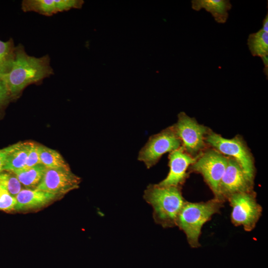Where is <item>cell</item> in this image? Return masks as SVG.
Segmentation results:
<instances>
[{
	"instance_id": "1",
	"label": "cell",
	"mask_w": 268,
	"mask_h": 268,
	"mask_svg": "<svg viewBox=\"0 0 268 268\" xmlns=\"http://www.w3.org/2000/svg\"><path fill=\"white\" fill-rule=\"evenodd\" d=\"M48 55L41 57L29 55L23 45L16 46V55L10 71L0 75L11 99L17 98L28 85L39 84L54 74Z\"/></svg>"
},
{
	"instance_id": "2",
	"label": "cell",
	"mask_w": 268,
	"mask_h": 268,
	"mask_svg": "<svg viewBox=\"0 0 268 268\" xmlns=\"http://www.w3.org/2000/svg\"><path fill=\"white\" fill-rule=\"evenodd\" d=\"M182 187L148 185L143 198L153 208L154 221L164 228L176 226L178 215L186 201L181 191Z\"/></svg>"
},
{
	"instance_id": "3",
	"label": "cell",
	"mask_w": 268,
	"mask_h": 268,
	"mask_svg": "<svg viewBox=\"0 0 268 268\" xmlns=\"http://www.w3.org/2000/svg\"><path fill=\"white\" fill-rule=\"evenodd\" d=\"M224 202L215 198L205 202L185 201L178 215L176 226L185 234L192 248L201 246L199 238L203 225L213 215L220 212Z\"/></svg>"
},
{
	"instance_id": "4",
	"label": "cell",
	"mask_w": 268,
	"mask_h": 268,
	"mask_svg": "<svg viewBox=\"0 0 268 268\" xmlns=\"http://www.w3.org/2000/svg\"><path fill=\"white\" fill-rule=\"evenodd\" d=\"M205 141L220 153L235 159L248 177L254 182L255 174L254 159L242 137L238 135L231 139L225 138L210 130L205 136Z\"/></svg>"
},
{
	"instance_id": "5",
	"label": "cell",
	"mask_w": 268,
	"mask_h": 268,
	"mask_svg": "<svg viewBox=\"0 0 268 268\" xmlns=\"http://www.w3.org/2000/svg\"><path fill=\"white\" fill-rule=\"evenodd\" d=\"M172 126L182 147L191 156L197 158L206 149L205 138L210 131L208 128L199 124L184 112L178 114V121Z\"/></svg>"
},
{
	"instance_id": "6",
	"label": "cell",
	"mask_w": 268,
	"mask_h": 268,
	"mask_svg": "<svg viewBox=\"0 0 268 268\" xmlns=\"http://www.w3.org/2000/svg\"><path fill=\"white\" fill-rule=\"evenodd\" d=\"M227 164V157L214 149H206L190 166L192 172L200 174L214 195L219 199V184Z\"/></svg>"
},
{
	"instance_id": "7",
	"label": "cell",
	"mask_w": 268,
	"mask_h": 268,
	"mask_svg": "<svg viewBox=\"0 0 268 268\" xmlns=\"http://www.w3.org/2000/svg\"><path fill=\"white\" fill-rule=\"evenodd\" d=\"M232 207L231 221L236 226L253 230L262 216L263 208L256 200L253 191L241 192L230 196L227 200Z\"/></svg>"
},
{
	"instance_id": "8",
	"label": "cell",
	"mask_w": 268,
	"mask_h": 268,
	"mask_svg": "<svg viewBox=\"0 0 268 268\" xmlns=\"http://www.w3.org/2000/svg\"><path fill=\"white\" fill-rule=\"evenodd\" d=\"M181 145L172 126L150 136L139 151L137 159L149 169L155 165L163 154L179 148Z\"/></svg>"
},
{
	"instance_id": "9",
	"label": "cell",
	"mask_w": 268,
	"mask_h": 268,
	"mask_svg": "<svg viewBox=\"0 0 268 268\" xmlns=\"http://www.w3.org/2000/svg\"><path fill=\"white\" fill-rule=\"evenodd\" d=\"M254 182L246 175L238 162L227 157V164L219 187V199L225 201L231 195L253 191Z\"/></svg>"
},
{
	"instance_id": "10",
	"label": "cell",
	"mask_w": 268,
	"mask_h": 268,
	"mask_svg": "<svg viewBox=\"0 0 268 268\" xmlns=\"http://www.w3.org/2000/svg\"><path fill=\"white\" fill-rule=\"evenodd\" d=\"M80 178L69 168H47L43 178L35 189L58 197L78 188Z\"/></svg>"
},
{
	"instance_id": "11",
	"label": "cell",
	"mask_w": 268,
	"mask_h": 268,
	"mask_svg": "<svg viewBox=\"0 0 268 268\" xmlns=\"http://www.w3.org/2000/svg\"><path fill=\"white\" fill-rule=\"evenodd\" d=\"M169 171L166 177L158 184L161 186L180 187L188 177L187 170L196 161L182 147L170 152L169 155Z\"/></svg>"
},
{
	"instance_id": "12",
	"label": "cell",
	"mask_w": 268,
	"mask_h": 268,
	"mask_svg": "<svg viewBox=\"0 0 268 268\" xmlns=\"http://www.w3.org/2000/svg\"><path fill=\"white\" fill-rule=\"evenodd\" d=\"M83 3L82 0H23L21 9L24 12L32 11L50 16L72 8H81Z\"/></svg>"
},
{
	"instance_id": "13",
	"label": "cell",
	"mask_w": 268,
	"mask_h": 268,
	"mask_svg": "<svg viewBox=\"0 0 268 268\" xmlns=\"http://www.w3.org/2000/svg\"><path fill=\"white\" fill-rule=\"evenodd\" d=\"M57 197L55 194L37 189H22L15 196L14 210L26 211L41 208Z\"/></svg>"
},
{
	"instance_id": "14",
	"label": "cell",
	"mask_w": 268,
	"mask_h": 268,
	"mask_svg": "<svg viewBox=\"0 0 268 268\" xmlns=\"http://www.w3.org/2000/svg\"><path fill=\"white\" fill-rule=\"evenodd\" d=\"M192 8L196 11L204 9L209 12L218 23H225L228 18V11L232 8L229 0H192Z\"/></svg>"
},
{
	"instance_id": "15",
	"label": "cell",
	"mask_w": 268,
	"mask_h": 268,
	"mask_svg": "<svg viewBox=\"0 0 268 268\" xmlns=\"http://www.w3.org/2000/svg\"><path fill=\"white\" fill-rule=\"evenodd\" d=\"M32 143V142H19L12 145L6 160L4 171L13 172L23 169Z\"/></svg>"
},
{
	"instance_id": "16",
	"label": "cell",
	"mask_w": 268,
	"mask_h": 268,
	"mask_svg": "<svg viewBox=\"0 0 268 268\" xmlns=\"http://www.w3.org/2000/svg\"><path fill=\"white\" fill-rule=\"evenodd\" d=\"M46 167L41 164L22 169L13 173L21 184L26 189H35L41 182Z\"/></svg>"
},
{
	"instance_id": "17",
	"label": "cell",
	"mask_w": 268,
	"mask_h": 268,
	"mask_svg": "<svg viewBox=\"0 0 268 268\" xmlns=\"http://www.w3.org/2000/svg\"><path fill=\"white\" fill-rule=\"evenodd\" d=\"M16 55V46L12 38L0 40V76L8 73L12 68Z\"/></svg>"
},
{
	"instance_id": "18",
	"label": "cell",
	"mask_w": 268,
	"mask_h": 268,
	"mask_svg": "<svg viewBox=\"0 0 268 268\" xmlns=\"http://www.w3.org/2000/svg\"><path fill=\"white\" fill-rule=\"evenodd\" d=\"M247 45L254 57L262 58L268 55V33L261 29L255 33L250 34Z\"/></svg>"
},
{
	"instance_id": "19",
	"label": "cell",
	"mask_w": 268,
	"mask_h": 268,
	"mask_svg": "<svg viewBox=\"0 0 268 268\" xmlns=\"http://www.w3.org/2000/svg\"><path fill=\"white\" fill-rule=\"evenodd\" d=\"M40 163L47 168H69L62 155L56 150L39 145Z\"/></svg>"
},
{
	"instance_id": "20",
	"label": "cell",
	"mask_w": 268,
	"mask_h": 268,
	"mask_svg": "<svg viewBox=\"0 0 268 268\" xmlns=\"http://www.w3.org/2000/svg\"><path fill=\"white\" fill-rule=\"evenodd\" d=\"M0 186L15 197L22 190V185L15 174L11 172H0Z\"/></svg>"
},
{
	"instance_id": "21",
	"label": "cell",
	"mask_w": 268,
	"mask_h": 268,
	"mask_svg": "<svg viewBox=\"0 0 268 268\" xmlns=\"http://www.w3.org/2000/svg\"><path fill=\"white\" fill-rule=\"evenodd\" d=\"M16 203L15 197L11 195L7 190L0 186V210L10 211L14 210Z\"/></svg>"
},
{
	"instance_id": "22",
	"label": "cell",
	"mask_w": 268,
	"mask_h": 268,
	"mask_svg": "<svg viewBox=\"0 0 268 268\" xmlns=\"http://www.w3.org/2000/svg\"><path fill=\"white\" fill-rule=\"evenodd\" d=\"M39 145L32 142L25 165L23 169L29 168L41 164L39 157Z\"/></svg>"
},
{
	"instance_id": "23",
	"label": "cell",
	"mask_w": 268,
	"mask_h": 268,
	"mask_svg": "<svg viewBox=\"0 0 268 268\" xmlns=\"http://www.w3.org/2000/svg\"><path fill=\"white\" fill-rule=\"evenodd\" d=\"M10 99H11L8 91L0 78V109L5 106Z\"/></svg>"
},
{
	"instance_id": "24",
	"label": "cell",
	"mask_w": 268,
	"mask_h": 268,
	"mask_svg": "<svg viewBox=\"0 0 268 268\" xmlns=\"http://www.w3.org/2000/svg\"><path fill=\"white\" fill-rule=\"evenodd\" d=\"M12 148V145L0 149V172L4 171L7 156Z\"/></svg>"
},
{
	"instance_id": "25",
	"label": "cell",
	"mask_w": 268,
	"mask_h": 268,
	"mask_svg": "<svg viewBox=\"0 0 268 268\" xmlns=\"http://www.w3.org/2000/svg\"><path fill=\"white\" fill-rule=\"evenodd\" d=\"M264 65V72L266 76L268 77V55L261 58Z\"/></svg>"
},
{
	"instance_id": "26",
	"label": "cell",
	"mask_w": 268,
	"mask_h": 268,
	"mask_svg": "<svg viewBox=\"0 0 268 268\" xmlns=\"http://www.w3.org/2000/svg\"><path fill=\"white\" fill-rule=\"evenodd\" d=\"M262 29L266 33H268V13L263 21V28Z\"/></svg>"
}]
</instances>
